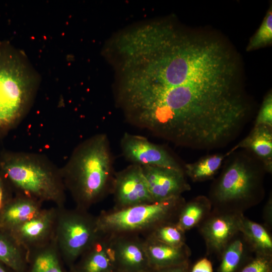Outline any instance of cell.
I'll list each match as a JSON object with an SVG mask.
<instances>
[{"label": "cell", "instance_id": "6da1fadb", "mask_svg": "<svg viewBox=\"0 0 272 272\" xmlns=\"http://www.w3.org/2000/svg\"><path fill=\"white\" fill-rule=\"evenodd\" d=\"M116 66L117 93L135 125L177 146L222 147L249 115L238 63L218 38L151 23L131 37Z\"/></svg>", "mask_w": 272, "mask_h": 272}, {"label": "cell", "instance_id": "7a4b0ae2", "mask_svg": "<svg viewBox=\"0 0 272 272\" xmlns=\"http://www.w3.org/2000/svg\"><path fill=\"white\" fill-rule=\"evenodd\" d=\"M60 172L77 208L88 211L112 194L116 173L107 135L97 134L78 145Z\"/></svg>", "mask_w": 272, "mask_h": 272}, {"label": "cell", "instance_id": "3957f363", "mask_svg": "<svg viewBox=\"0 0 272 272\" xmlns=\"http://www.w3.org/2000/svg\"><path fill=\"white\" fill-rule=\"evenodd\" d=\"M40 84L26 55L9 42H0V138L16 127L29 111Z\"/></svg>", "mask_w": 272, "mask_h": 272}, {"label": "cell", "instance_id": "277c9868", "mask_svg": "<svg viewBox=\"0 0 272 272\" xmlns=\"http://www.w3.org/2000/svg\"><path fill=\"white\" fill-rule=\"evenodd\" d=\"M231 154L221 173L213 181L208 197L213 210L243 214L263 199L266 172L250 152Z\"/></svg>", "mask_w": 272, "mask_h": 272}, {"label": "cell", "instance_id": "5b68a950", "mask_svg": "<svg viewBox=\"0 0 272 272\" xmlns=\"http://www.w3.org/2000/svg\"><path fill=\"white\" fill-rule=\"evenodd\" d=\"M0 171L14 194L64 207L66 189L60 168L45 156L4 150L0 154Z\"/></svg>", "mask_w": 272, "mask_h": 272}, {"label": "cell", "instance_id": "8992f818", "mask_svg": "<svg viewBox=\"0 0 272 272\" xmlns=\"http://www.w3.org/2000/svg\"><path fill=\"white\" fill-rule=\"evenodd\" d=\"M185 201L180 196L121 210L102 211L97 216L98 230L108 235L132 233L143 236L163 223L176 222Z\"/></svg>", "mask_w": 272, "mask_h": 272}, {"label": "cell", "instance_id": "52a82bcc", "mask_svg": "<svg viewBox=\"0 0 272 272\" xmlns=\"http://www.w3.org/2000/svg\"><path fill=\"white\" fill-rule=\"evenodd\" d=\"M99 233L97 216L88 211L58 208L54 240L69 268L75 264Z\"/></svg>", "mask_w": 272, "mask_h": 272}, {"label": "cell", "instance_id": "ba28073f", "mask_svg": "<svg viewBox=\"0 0 272 272\" xmlns=\"http://www.w3.org/2000/svg\"><path fill=\"white\" fill-rule=\"evenodd\" d=\"M243 215L212 210L197 226L205 241L208 255H214L220 258L225 248L240 233Z\"/></svg>", "mask_w": 272, "mask_h": 272}, {"label": "cell", "instance_id": "9c48e42d", "mask_svg": "<svg viewBox=\"0 0 272 272\" xmlns=\"http://www.w3.org/2000/svg\"><path fill=\"white\" fill-rule=\"evenodd\" d=\"M114 210L154 202L149 192L142 167L131 165L115 173L113 191Z\"/></svg>", "mask_w": 272, "mask_h": 272}, {"label": "cell", "instance_id": "30bf717a", "mask_svg": "<svg viewBox=\"0 0 272 272\" xmlns=\"http://www.w3.org/2000/svg\"><path fill=\"white\" fill-rule=\"evenodd\" d=\"M109 235L115 270L125 272L151 271L141 236L132 233Z\"/></svg>", "mask_w": 272, "mask_h": 272}, {"label": "cell", "instance_id": "8fae6325", "mask_svg": "<svg viewBox=\"0 0 272 272\" xmlns=\"http://www.w3.org/2000/svg\"><path fill=\"white\" fill-rule=\"evenodd\" d=\"M120 147L124 157L133 164L184 170L164 148L144 137L125 133L120 141Z\"/></svg>", "mask_w": 272, "mask_h": 272}, {"label": "cell", "instance_id": "7c38bea8", "mask_svg": "<svg viewBox=\"0 0 272 272\" xmlns=\"http://www.w3.org/2000/svg\"><path fill=\"white\" fill-rule=\"evenodd\" d=\"M58 208H43L38 214L9 233L28 252L43 247L55 237Z\"/></svg>", "mask_w": 272, "mask_h": 272}, {"label": "cell", "instance_id": "4fadbf2b", "mask_svg": "<svg viewBox=\"0 0 272 272\" xmlns=\"http://www.w3.org/2000/svg\"><path fill=\"white\" fill-rule=\"evenodd\" d=\"M141 167L154 202L179 197L190 190L184 170L153 166Z\"/></svg>", "mask_w": 272, "mask_h": 272}, {"label": "cell", "instance_id": "5bb4252c", "mask_svg": "<svg viewBox=\"0 0 272 272\" xmlns=\"http://www.w3.org/2000/svg\"><path fill=\"white\" fill-rule=\"evenodd\" d=\"M110 240L109 235L99 232L73 266L78 272H113Z\"/></svg>", "mask_w": 272, "mask_h": 272}, {"label": "cell", "instance_id": "9a60e30c", "mask_svg": "<svg viewBox=\"0 0 272 272\" xmlns=\"http://www.w3.org/2000/svg\"><path fill=\"white\" fill-rule=\"evenodd\" d=\"M142 237L152 269L180 265L189 262L191 251L186 244L175 247L150 237Z\"/></svg>", "mask_w": 272, "mask_h": 272}, {"label": "cell", "instance_id": "2e32d148", "mask_svg": "<svg viewBox=\"0 0 272 272\" xmlns=\"http://www.w3.org/2000/svg\"><path fill=\"white\" fill-rule=\"evenodd\" d=\"M43 203L14 194L0 216V229L10 232L33 218L43 209Z\"/></svg>", "mask_w": 272, "mask_h": 272}, {"label": "cell", "instance_id": "e0dca14e", "mask_svg": "<svg viewBox=\"0 0 272 272\" xmlns=\"http://www.w3.org/2000/svg\"><path fill=\"white\" fill-rule=\"evenodd\" d=\"M239 148L247 150L262 163L266 172L271 173V127L264 125L254 126L249 134L225 154L226 157Z\"/></svg>", "mask_w": 272, "mask_h": 272}, {"label": "cell", "instance_id": "ac0fdd59", "mask_svg": "<svg viewBox=\"0 0 272 272\" xmlns=\"http://www.w3.org/2000/svg\"><path fill=\"white\" fill-rule=\"evenodd\" d=\"M25 272H65L54 239L48 244L27 253Z\"/></svg>", "mask_w": 272, "mask_h": 272}, {"label": "cell", "instance_id": "d6986e66", "mask_svg": "<svg viewBox=\"0 0 272 272\" xmlns=\"http://www.w3.org/2000/svg\"><path fill=\"white\" fill-rule=\"evenodd\" d=\"M240 232L251 252L272 256V238L264 226L243 216Z\"/></svg>", "mask_w": 272, "mask_h": 272}, {"label": "cell", "instance_id": "ffe728a7", "mask_svg": "<svg viewBox=\"0 0 272 272\" xmlns=\"http://www.w3.org/2000/svg\"><path fill=\"white\" fill-rule=\"evenodd\" d=\"M212 210V204L208 196H197L183 205L179 212L176 224L185 232L197 227Z\"/></svg>", "mask_w": 272, "mask_h": 272}, {"label": "cell", "instance_id": "44dd1931", "mask_svg": "<svg viewBox=\"0 0 272 272\" xmlns=\"http://www.w3.org/2000/svg\"><path fill=\"white\" fill-rule=\"evenodd\" d=\"M27 251L8 232L0 229V261L15 272H25Z\"/></svg>", "mask_w": 272, "mask_h": 272}, {"label": "cell", "instance_id": "7402d4cb", "mask_svg": "<svg viewBox=\"0 0 272 272\" xmlns=\"http://www.w3.org/2000/svg\"><path fill=\"white\" fill-rule=\"evenodd\" d=\"M248 249H250L240 232L222 252L218 272H238L249 259L246 258Z\"/></svg>", "mask_w": 272, "mask_h": 272}, {"label": "cell", "instance_id": "603a6c76", "mask_svg": "<svg viewBox=\"0 0 272 272\" xmlns=\"http://www.w3.org/2000/svg\"><path fill=\"white\" fill-rule=\"evenodd\" d=\"M225 155L213 154L185 165V174L193 182H202L214 178L221 168Z\"/></svg>", "mask_w": 272, "mask_h": 272}, {"label": "cell", "instance_id": "cb8c5ba5", "mask_svg": "<svg viewBox=\"0 0 272 272\" xmlns=\"http://www.w3.org/2000/svg\"><path fill=\"white\" fill-rule=\"evenodd\" d=\"M185 233L176 222H171L159 225L142 237H150L169 245L181 247L186 244Z\"/></svg>", "mask_w": 272, "mask_h": 272}, {"label": "cell", "instance_id": "d4e9b609", "mask_svg": "<svg viewBox=\"0 0 272 272\" xmlns=\"http://www.w3.org/2000/svg\"><path fill=\"white\" fill-rule=\"evenodd\" d=\"M272 42V11H267L261 25L250 39L247 51H251L265 46Z\"/></svg>", "mask_w": 272, "mask_h": 272}, {"label": "cell", "instance_id": "484cf974", "mask_svg": "<svg viewBox=\"0 0 272 272\" xmlns=\"http://www.w3.org/2000/svg\"><path fill=\"white\" fill-rule=\"evenodd\" d=\"M238 272H272V256L255 254Z\"/></svg>", "mask_w": 272, "mask_h": 272}, {"label": "cell", "instance_id": "4316f807", "mask_svg": "<svg viewBox=\"0 0 272 272\" xmlns=\"http://www.w3.org/2000/svg\"><path fill=\"white\" fill-rule=\"evenodd\" d=\"M264 125L272 128V94L269 92L265 97L256 116L254 126Z\"/></svg>", "mask_w": 272, "mask_h": 272}, {"label": "cell", "instance_id": "83f0119b", "mask_svg": "<svg viewBox=\"0 0 272 272\" xmlns=\"http://www.w3.org/2000/svg\"><path fill=\"white\" fill-rule=\"evenodd\" d=\"M14 195V192L12 187L0 171V216Z\"/></svg>", "mask_w": 272, "mask_h": 272}, {"label": "cell", "instance_id": "f1b7e54d", "mask_svg": "<svg viewBox=\"0 0 272 272\" xmlns=\"http://www.w3.org/2000/svg\"><path fill=\"white\" fill-rule=\"evenodd\" d=\"M189 272H213V264L210 259L203 257L190 267Z\"/></svg>", "mask_w": 272, "mask_h": 272}, {"label": "cell", "instance_id": "f546056e", "mask_svg": "<svg viewBox=\"0 0 272 272\" xmlns=\"http://www.w3.org/2000/svg\"><path fill=\"white\" fill-rule=\"evenodd\" d=\"M263 219L265 222V227L270 230L272 227V199L269 196L268 200L265 205L263 214Z\"/></svg>", "mask_w": 272, "mask_h": 272}, {"label": "cell", "instance_id": "4dcf8cb0", "mask_svg": "<svg viewBox=\"0 0 272 272\" xmlns=\"http://www.w3.org/2000/svg\"><path fill=\"white\" fill-rule=\"evenodd\" d=\"M190 268L189 262L180 265L152 269L150 272H189Z\"/></svg>", "mask_w": 272, "mask_h": 272}, {"label": "cell", "instance_id": "1f68e13d", "mask_svg": "<svg viewBox=\"0 0 272 272\" xmlns=\"http://www.w3.org/2000/svg\"><path fill=\"white\" fill-rule=\"evenodd\" d=\"M0 272H15L9 267L0 261Z\"/></svg>", "mask_w": 272, "mask_h": 272}, {"label": "cell", "instance_id": "d6a6232c", "mask_svg": "<svg viewBox=\"0 0 272 272\" xmlns=\"http://www.w3.org/2000/svg\"><path fill=\"white\" fill-rule=\"evenodd\" d=\"M65 272H78L75 268L74 267V266H72L69 268V269L68 270H66Z\"/></svg>", "mask_w": 272, "mask_h": 272}, {"label": "cell", "instance_id": "836d02e7", "mask_svg": "<svg viewBox=\"0 0 272 272\" xmlns=\"http://www.w3.org/2000/svg\"><path fill=\"white\" fill-rule=\"evenodd\" d=\"M113 272H125V271L118 270H115Z\"/></svg>", "mask_w": 272, "mask_h": 272}]
</instances>
